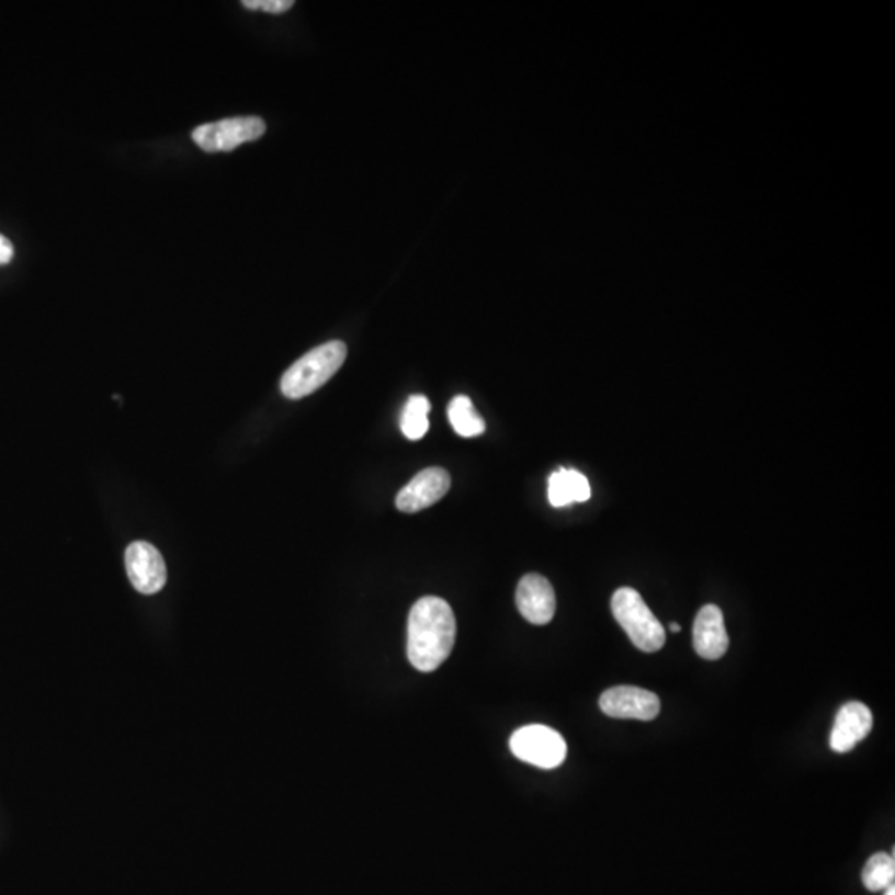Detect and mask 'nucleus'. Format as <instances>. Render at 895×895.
I'll use <instances>...</instances> for the list:
<instances>
[{
	"instance_id": "nucleus-1",
	"label": "nucleus",
	"mask_w": 895,
	"mask_h": 895,
	"mask_svg": "<svg viewBox=\"0 0 895 895\" xmlns=\"http://www.w3.org/2000/svg\"><path fill=\"white\" fill-rule=\"evenodd\" d=\"M456 619L440 597H421L408 615L407 655L417 670L434 671L452 654Z\"/></svg>"
},
{
	"instance_id": "nucleus-2",
	"label": "nucleus",
	"mask_w": 895,
	"mask_h": 895,
	"mask_svg": "<svg viewBox=\"0 0 895 895\" xmlns=\"http://www.w3.org/2000/svg\"><path fill=\"white\" fill-rule=\"evenodd\" d=\"M345 359L347 345L340 340H332L310 350L284 373L281 381L282 394L291 400L314 394L339 372Z\"/></svg>"
},
{
	"instance_id": "nucleus-3",
	"label": "nucleus",
	"mask_w": 895,
	"mask_h": 895,
	"mask_svg": "<svg viewBox=\"0 0 895 895\" xmlns=\"http://www.w3.org/2000/svg\"><path fill=\"white\" fill-rule=\"evenodd\" d=\"M612 614L628 638L642 652L654 654L665 645L664 625L650 611L641 593L632 587H622L612 596Z\"/></svg>"
},
{
	"instance_id": "nucleus-4",
	"label": "nucleus",
	"mask_w": 895,
	"mask_h": 895,
	"mask_svg": "<svg viewBox=\"0 0 895 895\" xmlns=\"http://www.w3.org/2000/svg\"><path fill=\"white\" fill-rule=\"evenodd\" d=\"M509 748L518 760L543 770H553L567 757L566 739L556 729L544 725H528L516 729Z\"/></svg>"
},
{
	"instance_id": "nucleus-5",
	"label": "nucleus",
	"mask_w": 895,
	"mask_h": 895,
	"mask_svg": "<svg viewBox=\"0 0 895 895\" xmlns=\"http://www.w3.org/2000/svg\"><path fill=\"white\" fill-rule=\"evenodd\" d=\"M265 133L264 120L259 116H236L194 128L193 141L206 154L233 151L242 143L254 141Z\"/></svg>"
},
{
	"instance_id": "nucleus-6",
	"label": "nucleus",
	"mask_w": 895,
	"mask_h": 895,
	"mask_svg": "<svg viewBox=\"0 0 895 895\" xmlns=\"http://www.w3.org/2000/svg\"><path fill=\"white\" fill-rule=\"evenodd\" d=\"M126 573L139 593L154 596L167 584V566L157 547L149 543L129 544L125 553Z\"/></svg>"
},
{
	"instance_id": "nucleus-7",
	"label": "nucleus",
	"mask_w": 895,
	"mask_h": 895,
	"mask_svg": "<svg viewBox=\"0 0 895 895\" xmlns=\"http://www.w3.org/2000/svg\"><path fill=\"white\" fill-rule=\"evenodd\" d=\"M602 712L611 718L650 722L660 713V699L638 687L621 686L605 690L599 700Z\"/></svg>"
},
{
	"instance_id": "nucleus-8",
	"label": "nucleus",
	"mask_w": 895,
	"mask_h": 895,
	"mask_svg": "<svg viewBox=\"0 0 895 895\" xmlns=\"http://www.w3.org/2000/svg\"><path fill=\"white\" fill-rule=\"evenodd\" d=\"M516 604L528 622L546 625L556 614V593L546 577L541 574H528L519 580Z\"/></svg>"
},
{
	"instance_id": "nucleus-9",
	"label": "nucleus",
	"mask_w": 895,
	"mask_h": 895,
	"mask_svg": "<svg viewBox=\"0 0 895 895\" xmlns=\"http://www.w3.org/2000/svg\"><path fill=\"white\" fill-rule=\"evenodd\" d=\"M452 486V478L443 468H428L418 473L397 496L401 512H418L437 505Z\"/></svg>"
},
{
	"instance_id": "nucleus-10",
	"label": "nucleus",
	"mask_w": 895,
	"mask_h": 895,
	"mask_svg": "<svg viewBox=\"0 0 895 895\" xmlns=\"http://www.w3.org/2000/svg\"><path fill=\"white\" fill-rule=\"evenodd\" d=\"M729 638L723 612L716 605H703L693 625V647L705 660H718L728 650Z\"/></svg>"
},
{
	"instance_id": "nucleus-11",
	"label": "nucleus",
	"mask_w": 895,
	"mask_h": 895,
	"mask_svg": "<svg viewBox=\"0 0 895 895\" xmlns=\"http://www.w3.org/2000/svg\"><path fill=\"white\" fill-rule=\"evenodd\" d=\"M872 713L864 703L849 702L841 706L836 715L835 728L831 732V750L836 754H848L865 738L872 729Z\"/></svg>"
},
{
	"instance_id": "nucleus-12",
	"label": "nucleus",
	"mask_w": 895,
	"mask_h": 895,
	"mask_svg": "<svg viewBox=\"0 0 895 895\" xmlns=\"http://www.w3.org/2000/svg\"><path fill=\"white\" fill-rule=\"evenodd\" d=\"M590 498V485L582 473L564 469L553 473L550 478V501L556 508L570 502H584Z\"/></svg>"
},
{
	"instance_id": "nucleus-13",
	"label": "nucleus",
	"mask_w": 895,
	"mask_h": 895,
	"mask_svg": "<svg viewBox=\"0 0 895 895\" xmlns=\"http://www.w3.org/2000/svg\"><path fill=\"white\" fill-rule=\"evenodd\" d=\"M448 418L460 437L475 438L485 433V420L479 417L475 405L465 395H458L453 398L452 404L448 405Z\"/></svg>"
},
{
	"instance_id": "nucleus-14",
	"label": "nucleus",
	"mask_w": 895,
	"mask_h": 895,
	"mask_svg": "<svg viewBox=\"0 0 895 895\" xmlns=\"http://www.w3.org/2000/svg\"><path fill=\"white\" fill-rule=\"evenodd\" d=\"M428 413H430V401L423 395H413L405 405L404 413H401V431L408 440L417 441L427 434L430 421H428Z\"/></svg>"
},
{
	"instance_id": "nucleus-15",
	"label": "nucleus",
	"mask_w": 895,
	"mask_h": 895,
	"mask_svg": "<svg viewBox=\"0 0 895 895\" xmlns=\"http://www.w3.org/2000/svg\"><path fill=\"white\" fill-rule=\"evenodd\" d=\"M894 852L891 856L885 854V852H877V854L869 859L864 871H862V882L871 892L885 891L888 885L894 884Z\"/></svg>"
},
{
	"instance_id": "nucleus-16",
	"label": "nucleus",
	"mask_w": 895,
	"mask_h": 895,
	"mask_svg": "<svg viewBox=\"0 0 895 895\" xmlns=\"http://www.w3.org/2000/svg\"><path fill=\"white\" fill-rule=\"evenodd\" d=\"M249 11H264L269 14H284L294 8V0H245L242 2Z\"/></svg>"
},
{
	"instance_id": "nucleus-17",
	"label": "nucleus",
	"mask_w": 895,
	"mask_h": 895,
	"mask_svg": "<svg viewBox=\"0 0 895 895\" xmlns=\"http://www.w3.org/2000/svg\"><path fill=\"white\" fill-rule=\"evenodd\" d=\"M14 258V246L5 236L0 235V265L9 264Z\"/></svg>"
},
{
	"instance_id": "nucleus-18",
	"label": "nucleus",
	"mask_w": 895,
	"mask_h": 895,
	"mask_svg": "<svg viewBox=\"0 0 895 895\" xmlns=\"http://www.w3.org/2000/svg\"><path fill=\"white\" fill-rule=\"evenodd\" d=\"M670 631L676 632V634H679V632L682 631V627H680L679 624H676V622H671Z\"/></svg>"
},
{
	"instance_id": "nucleus-19",
	"label": "nucleus",
	"mask_w": 895,
	"mask_h": 895,
	"mask_svg": "<svg viewBox=\"0 0 895 895\" xmlns=\"http://www.w3.org/2000/svg\"><path fill=\"white\" fill-rule=\"evenodd\" d=\"M884 895H895V885L894 884L888 885V887L885 888Z\"/></svg>"
}]
</instances>
